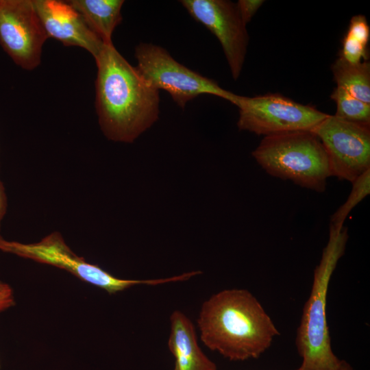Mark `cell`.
<instances>
[{
  "mask_svg": "<svg viewBox=\"0 0 370 370\" xmlns=\"http://www.w3.org/2000/svg\"><path fill=\"white\" fill-rule=\"evenodd\" d=\"M95 60V108L101 130L108 140L132 143L158 119L159 90L113 43L105 44Z\"/></svg>",
  "mask_w": 370,
  "mask_h": 370,
  "instance_id": "1",
  "label": "cell"
},
{
  "mask_svg": "<svg viewBox=\"0 0 370 370\" xmlns=\"http://www.w3.org/2000/svg\"><path fill=\"white\" fill-rule=\"evenodd\" d=\"M200 338L232 361L256 359L280 332L260 301L246 289H225L206 300L197 319Z\"/></svg>",
  "mask_w": 370,
  "mask_h": 370,
  "instance_id": "2",
  "label": "cell"
},
{
  "mask_svg": "<svg viewBox=\"0 0 370 370\" xmlns=\"http://www.w3.org/2000/svg\"><path fill=\"white\" fill-rule=\"evenodd\" d=\"M347 228L330 225L329 239L314 269L310 296L297 330L295 345L301 370H332L339 359L333 352L326 319L327 294L331 277L345 251Z\"/></svg>",
  "mask_w": 370,
  "mask_h": 370,
  "instance_id": "3",
  "label": "cell"
},
{
  "mask_svg": "<svg viewBox=\"0 0 370 370\" xmlns=\"http://www.w3.org/2000/svg\"><path fill=\"white\" fill-rule=\"evenodd\" d=\"M252 156L271 175L317 192L332 176L325 149L312 132L264 136Z\"/></svg>",
  "mask_w": 370,
  "mask_h": 370,
  "instance_id": "4",
  "label": "cell"
},
{
  "mask_svg": "<svg viewBox=\"0 0 370 370\" xmlns=\"http://www.w3.org/2000/svg\"><path fill=\"white\" fill-rule=\"evenodd\" d=\"M135 58L136 68L142 76L157 90L169 93L182 108L202 94L212 95L235 103L238 95L178 62L159 45L140 43L135 48Z\"/></svg>",
  "mask_w": 370,
  "mask_h": 370,
  "instance_id": "5",
  "label": "cell"
},
{
  "mask_svg": "<svg viewBox=\"0 0 370 370\" xmlns=\"http://www.w3.org/2000/svg\"><path fill=\"white\" fill-rule=\"evenodd\" d=\"M0 250L64 269L110 294L139 284L155 286L169 282L168 278L127 280L114 277L99 266L86 262L84 258L75 254L59 232H53L40 241L29 244L8 241L0 236Z\"/></svg>",
  "mask_w": 370,
  "mask_h": 370,
  "instance_id": "6",
  "label": "cell"
},
{
  "mask_svg": "<svg viewBox=\"0 0 370 370\" xmlns=\"http://www.w3.org/2000/svg\"><path fill=\"white\" fill-rule=\"evenodd\" d=\"M234 105L239 109V130L264 136L312 132L328 115L280 94L238 95Z\"/></svg>",
  "mask_w": 370,
  "mask_h": 370,
  "instance_id": "7",
  "label": "cell"
},
{
  "mask_svg": "<svg viewBox=\"0 0 370 370\" xmlns=\"http://www.w3.org/2000/svg\"><path fill=\"white\" fill-rule=\"evenodd\" d=\"M312 132L325 149L332 176L352 183L370 169V125L328 114Z\"/></svg>",
  "mask_w": 370,
  "mask_h": 370,
  "instance_id": "8",
  "label": "cell"
},
{
  "mask_svg": "<svg viewBox=\"0 0 370 370\" xmlns=\"http://www.w3.org/2000/svg\"><path fill=\"white\" fill-rule=\"evenodd\" d=\"M48 38L33 0H0V45L17 65L36 69Z\"/></svg>",
  "mask_w": 370,
  "mask_h": 370,
  "instance_id": "9",
  "label": "cell"
},
{
  "mask_svg": "<svg viewBox=\"0 0 370 370\" xmlns=\"http://www.w3.org/2000/svg\"><path fill=\"white\" fill-rule=\"evenodd\" d=\"M180 3L192 18L217 38L232 76L237 80L245 62L249 35L236 3L227 0H182Z\"/></svg>",
  "mask_w": 370,
  "mask_h": 370,
  "instance_id": "10",
  "label": "cell"
},
{
  "mask_svg": "<svg viewBox=\"0 0 370 370\" xmlns=\"http://www.w3.org/2000/svg\"><path fill=\"white\" fill-rule=\"evenodd\" d=\"M33 3L49 38L64 46L82 47L95 59L99 56L105 43L67 1L33 0Z\"/></svg>",
  "mask_w": 370,
  "mask_h": 370,
  "instance_id": "11",
  "label": "cell"
},
{
  "mask_svg": "<svg viewBox=\"0 0 370 370\" xmlns=\"http://www.w3.org/2000/svg\"><path fill=\"white\" fill-rule=\"evenodd\" d=\"M168 347L175 360L174 370H217L216 365L201 351L195 327L180 310L170 316Z\"/></svg>",
  "mask_w": 370,
  "mask_h": 370,
  "instance_id": "12",
  "label": "cell"
},
{
  "mask_svg": "<svg viewBox=\"0 0 370 370\" xmlns=\"http://www.w3.org/2000/svg\"><path fill=\"white\" fill-rule=\"evenodd\" d=\"M69 3L80 14L87 26L105 44L122 21L123 0H71Z\"/></svg>",
  "mask_w": 370,
  "mask_h": 370,
  "instance_id": "13",
  "label": "cell"
},
{
  "mask_svg": "<svg viewBox=\"0 0 370 370\" xmlns=\"http://www.w3.org/2000/svg\"><path fill=\"white\" fill-rule=\"evenodd\" d=\"M331 69L337 86L370 104V64L367 60L352 64L340 56Z\"/></svg>",
  "mask_w": 370,
  "mask_h": 370,
  "instance_id": "14",
  "label": "cell"
},
{
  "mask_svg": "<svg viewBox=\"0 0 370 370\" xmlns=\"http://www.w3.org/2000/svg\"><path fill=\"white\" fill-rule=\"evenodd\" d=\"M331 98L336 103V116L354 123L370 125V104L350 95L341 87L336 86Z\"/></svg>",
  "mask_w": 370,
  "mask_h": 370,
  "instance_id": "15",
  "label": "cell"
},
{
  "mask_svg": "<svg viewBox=\"0 0 370 370\" xmlns=\"http://www.w3.org/2000/svg\"><path fill=\"white\" fill-rule=\"evenodd\" d=\"M352 188L346 201L332 215L330 225L341 229L352 210L370 193V169L352 182Z\"/></svg>",
  "mask_w": 370,
  "mask_h": 370,
  "instance_id": "16",
  "label": "cell"
},
{
  "mask_svg": "<svg viewBox=\"0 0 370 370\" xmlns=\"http://www.w3.org/2000/svg\"><path fill=\"white\" fill-rule=\"evenodd\" d=\"M343 46L340 56L352 64L361 62V60H367V47L345 35L343 40Z\"/></svg>",
  "mask_w": 370,
  "mask_h": 370,
  "instance_id": "17",
  "label": "cell"
},
{
  "mask_svg": "<svg viewBox=\"0 0 370 370\" xmlns=\"http://www.w3.org/2000/svg\"><path fill=\"white\" fill-rule=\"evenodd\" d=\"M346 35L367 47L370 38V28L366 17L362 14L354 16L350 20Z\"/></svg>",
  "mask_w": 370,
  "mask_h": 370,
  "instance_id": "18",
  "label": "cell"
},
{
  "mask_svg": "<svg viewBox=\"0 0 370 370\" xmlns=\"http://www.w3.org/2000/svg\"><path fill=\"white\" fill-rule=\"evenodd\" d=\"M262 0H239L236 6L243 23L247 24L251 20L258 10L264 3Z\"/></svg>",
  "mask_w": 370,
  "mask_h": 370,
  "instance_id": "19",
  "label": "cell"
},
{
  "mask_svg": "<svg viewBox=\"0 0 370 370\" xmlns=\"http://www.w3.org/2000/svg\"><path fill=\"white\" fill-rule=\"evenodd\" d=\"M14 304L12 289L8 284L0 282V312L9 308Z\"/></svg>",
  "mask_w": 370,
  "mask_h": 370,
  "instance_id": "20",
  "label": "cell"
},
{
  "mask_svg": "<svg viewBox=\"0 0 370 370\" xmlns=\"http://www.w3.org/2000/svg\"><path fill=\"white\" fill-rule=\"evenodd\" d=\"M7 208V200L3 186L0 180V224L5 213Z\"/></svg>",
  "mask_w": 370,
  "mask_h": 370,
  "instance_id": "21",
  "label": "cell"
},
{
  "mask_svg": "<svg viewBox=\"0 0 370 370\" xmlns=\"http://www.w3.org/2000/svg\"><path fill=\"white\" fill-rule=\"evenodd\" d=\"M332 370H355L347 361L341 360L338 367Z\"/></svg>",
  "mask_w": 370,
  "mask_h": 370,
  "instance_id": "22",
  "label": "cell"
},
{
  "mask_svg": "<svg viewBox=\"0 0 370 370\" xmlns=\"http://www.w3.org/2000/svg\"><path fill=\"white\" fill-rule=\"evenodd\" d=\"M295 370H301V369L299 367L298 369H297Z\"/></svg>",
  "mask_w": 370,
  "mask_h": 370,
  "instance_id": "23",
  "label": "cell"
}]
</instances>
